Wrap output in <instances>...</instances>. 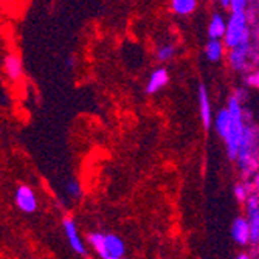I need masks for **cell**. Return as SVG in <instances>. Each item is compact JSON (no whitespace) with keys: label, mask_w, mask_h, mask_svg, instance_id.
Listing matches in <instances>:
<instances>
[{"label":"cell","mask_w":259,"mask_h":259,"mask_svg":"<svg viewBox=\"0 0 259 259\" xmlns=\"http://www.w3.org/2000/svg\"><path fill=\"white\" fill-rule=\"evenodd\" d=\"M257 154H259V129L254 126H245V132L238 154L239 166L245 179L254 174L259 166Z\"/></svg>","instance_id":"obj_1"},{"label":"cell","mask_w":259,"mask_h":259,"mask_svg":"<svg viewBox=\"0 0 259 259\" xmlns=\"http://www.w3.org/2000/svg\"><path fill=\"white\" fill-rule=\"evenodd\" d=\"M228 110L231 113V127H230L228 137L225 138V143H227L230 160H238L239 146H241V141L245 132V124H244V115H242L244 112L241 107V101L238 100L236 95L230 98Z\"/></svg>","instance_id":"obj_2"},{"label":"cell","mask_w":259,"mask_h":259,"mask_svg":"<svg viewBox=\"0 0 259 259\" xmlns=\"http://www.w3.org/2000/svg\"><path fill=\"white\" fill-rule=\"evenodd\" d=\"M248 16L245 11L231 13V17L227 23V33L224 36V42L227 49L239 45L242 40L250 39V30H248Z\"/></svg>","instance_id":"obj_3"},{"label":"cell","mask_w":259,"mask_h":259,"mask_svg":"<svg viewBox=\"0 0 259 259\" xmlns=\"http://www.w3.org/2000/svg\"><path fill=\"white\" fill-rule=\"evenodd\" d=\"M250 58H253V47L250 44V39L242 40L239 45L230 49L228 61H230V65L234 70H244L247 67V61Z\"/></svg>","instance_id":"obj_4"},{"label":"cell","mask_w":259,"mask_h":259,"mask_svg":"<svg viewBox=\"0 0 259 259\" xmlns=\"http://www.w3.org/2000/svg\"><path fill=\"white\" fill-rule=\"evenodd\" d=\"M245 208L251 230V244H259V194H250L245 200Z\"/></svg>","instance_id":"obj_5"},{"label":"cell","mask_w":259,"mask_h":259,"mask_svg":"<svg viewBox=\"0 0 259 259\" xmlns=\"http://www.w3.org/2000/svg\"><path fill=\"white\" fill-rule=\"evenodd\" d=\"M16 205L20 211L27 214H31L37 209V199L33 190L27 185H20L16 191Z\"/></svg>","instance_id":"obj_6"},{"label":"cell","mask_w":259,"mask_h":259,"mask_svg":"<svg viewBox=\"0 0 259 259\" xmlns=\"http://www.w3.org/2000/svg\"><path fill=\"white\" fill-rule=\"evenodd\" d=\"M62 225H64V231H65V236L68 239V244L72 247L73 251H76L78 254H87L85 251V247L82 244V239L79 238L78 234V228H76V224L72 218H64L62 221Z\"/></svg>","instance_id":"obj_7"},{"label":"cell","mask_w":259,"mask_h":259,"mask_svg":"<svg viewBox=\"0 0 259 259\" xmlns=\"http://www.w3.org/2000/svg\"><path fill=\"white\" fill-rule=\"evenodd\" d=\"M124 251L126 247L121 238H118L116 234H106L103 259H120L124 256Z\"/></svg>","instance_id":"obj_8"},{"label":"cell","mask_w":259,"mask_h":259,"mask_svg":"<svg viewBox=\"0 0 259 259\" xmlns=\"http://www.w3.org/2000/svg\"><path fill=\"white\" fill-rule=\"evenodd\" d=\"M231 236L239 245H247L251 242V230H250V222L245 218H238L234 219L233 227H231Z\"/></svg>","instance_id":"obj_9"},{"label":"cell","mask_w":259,"mask_h":259,"mask_svg":"<svg viewBox=\"0 0 259 259\" xmlns=\"http://www.w3.org/2000/svg\"><path fill=\"white\" fill-rule=\"evenodd\" d=\"M5 72L11 81H19L22 78L23 67H22V59L19 53H10L5 58Z\"/></svg>","instance_id":"obj_10"},{"label":"cell","mask_w":259,"mask_h":259,"mask_svg":"<svg viewBox=\"0 0 259 259\" xmlns=\"http://www.w3.org/2000/svg\"><path fill=\"white\" fill-rule=\"evenodd\" d=\"M169 81V75L164 68H158L155 72L151 75L149 81H148V85H146V92L148 93H157L158 90H161L164 85L168 84Z\"/></svg>","instance_id":"obj_11"},{"label":"cell","mask_w":259,"mask_h":259,"mask_svg":"<svg viewBox=\"0 0 259 259\" xmlns=\"http://www.w3.org/2000/svg\"><path fill=\"white\" fill-rule=\"evenodd\" d=\"M199 103H200V118L202 123L205 126V129H208L211 126V106H209V97L208 92L203 85H200L199 89Z\"/></svg>","instance_id":"obj_12"},{"label":"cell","mask_w":259,"mask_h":259,"mask_svg":"<svg viewBox=\"0 0 259 259\" xmlns=\"http://www.w3.org/2000/svg\"><path fill=\"white\" fill-rule=\"evenodd\" d=\"M227 33V23L221 14H214L211 17V22L208 25V36L209 39H222Z\"/></svg>","instance_id":"obj_13"},{"label":"cell","mask_w":259,"mask_h":259,"mask_svg":"<svg viewBox=\"0 0 259 259\" xmlns=\"http://www.w3.org/2000/svg\"><path fill=\"white\" fill-rule=\"evenodd\" d=\"M224 49H225V42L221 39H209V42L205 47V55L211 62H218L224 56Z\"/></svg>","instance_id":"obj_14"},{"label":"cell","mask_w":259,"mask_h":259,"mask_svg":"<svg viewBox=\"0 0 259 259\" xmlns=\"http://www.w3.org/2000/svg\"><path fill=\"white\" fill-rule=\"evenodd\" d=\"M214 127H216L219 137H222L224 140L228 137L230 127H231V113L228 109H224L218 113L216 121H214Z\"/></svg>","instance_id":"obj_15"},{"label":"cell","mask_w":259,"mask_h":259,"mask_svg":"<svg viewBox=\"0 0 259 259\" xmlns=\"http://www.w3.org/2000/svg\"><path fill=\"white\" fill-rule=\"evenodd\" d=\"M171 8L176 14L190 16L197 8V0H171Z\"/></svg>","instance_id":"obj_16"},{"label":"cell","mask_w":259,"mask_h":259,"mask_svg":"<svg viewBox=\"0 0 259 259\" xmlns=\"http://www.w3.org/2000/svg\"><path fill=\"white\" fill-rule=\"evenodd\" d=\"M104 242H106V234H103V233H90L89 234V244L101 257L104 254Z\"/></svg>","instance_id":"obj_17"},{"label":"cell","mask_w":259,"mask_h":259,"mask_svg":"<svg viewBox=\"0 0 259 259\" xmlns=\"http://www.w3.org/2000/svg\"><path fill=\"white\" fill-rule=\"evenodd\" d=\"M172 56H174V47L172 45H163L161 49H158V52H157V58L161 62L169 61Z\"/></svg>","instance_id":"obj_18"},{"label":"cell","mask_w":259,"mask_h":259,"mask_svg":"<svg viewBox=\"0 0 259 259\" xmlns=\"http://www.w3.org/2000/svg\"><path fill=\"white\" fill-rule=\"evenodd\" d=\"M247 7H248V0H231V2H230V10H231V13L245 11Z\"/></svg>","instance_id":"obj_19"},{"label":"cell","mask_w":259,"mask_h":259,"mask_svg":"<svg viewBox=\"0 0 259 259\" xmlns=\"http://www.w3.org/2000/svg\"><path fill=\"white\" fill-rule=\"evenodd\" d=\"M67 193L72 196V197H79L81 194V188L76 182H68L67 183Z\"/></svg>","instance_id":"obj_20"},{"label":"cell","mask_w":259,"mask_h":259,"mask_svg":"<svg viewBox=\"0 0 259 259\" xmlns=\"http://www.w3.org/2000/svg\"><path fill=\"white\" fill-rule=\"evenodd\" d=\"M247 84L250 87L259 89V70H256V72H253L247 76Z\"/></svg>","instance_id":"obj_21"},{"label":"cell","mask_w":259,"mask_h":259,"mask_svg":"<svg viewBox=\"0 0 259 259\" xmlns=\"http://www.w3.org/2000/svg\"><path fill=\"white\" fill-rule=\"evenodd\" d=\"M253 190L256 194H259V174L254 176V180H253Z\"/></svg>","instance_id":"obj_22"},{"label":"cell","mask_w":259,"mask_h":259,"mask_svg":"<svg viewBox=\"0 0 259 259\" xmlns=\"http://www.w3.org/2000/svg\"><path fill=\"white\" fill-rule=\"evenodd\" d=\"M230 2H231V0H221V4H222L225 8H230Z\"/></svg>","instance_id":"obj_23"},{"label":"cell","mask_w":259,"mask_h":259,"mask_svg":"<svg viewBox=\"0 0 259 259\" xmlns=\"http://www.w3.org/2000/svg\"><path fill=\"white\" fill-rule=\"evenodd\" d=\"M238 257H239V259H247V257H248V254H239Z\"/></svg>","instance_id":"obj_24"}]
</instances>
